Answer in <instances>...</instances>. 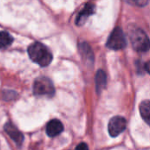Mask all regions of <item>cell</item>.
I'll return each instance as SVG.
<instances>
[{
    "instance_id": "5",
    "label": "cell",
    "mask_w": 150,
    "mask_h": 150,
    "mask_svg": "<svg viewBox=\"0 0 150 150\" xmlns=\"http://www.w3.org/2000/svg\"><path fill=\"white\" fill-rule=\"evenodd\" d=\"M127 127V120L121 116L112 118L108 124V132L111 137H117L125 131Z\"/></svg>"
},
{
    "instance_id": "7",
    "label": "cell",
    "mask_w": 150,
    "mask_h": 150,
    "mask_svg": "<svg viewBox=\"0 0 150 150\" xmlns=\"http://www.w3.org/2000/svg\"><path fill=\"white\" fill-rule=\"evenodd\" d=\"M63 129H64V127L62 123L59 120L54 119L48 121V123L47 124L46 133L47 136L49 137H55L59 135L60 134H62L63 132Z\"/></svg>"
},
{
    "instance_id": "1",
    "label": "cell",
    "mask_w": 150,
    "mask_h": 150,
    "mask_svg": "<svg viewBox=\"0 0 150 150\" xmlns=\"http://www.w3.org/2000/svg\"><path fill=\"white\" fill-rule=\"evenodd\" d=\"M30 59L41 67L48 66L53 61V54L49 48L41 42L32 43L27 49Z\"/></svg>"
},
{
    "instance_id": "14",
    "label": "cell",
    "mask_w": 150,
    "mask_h": 150,
    "mask_svg": "<svg viewBox=\"0 0 150 150\" xmlns=\"http://www.w3.org/2000/svg\"><path fill=\"white\" fill-rule=\"evenodd\" d=\"M75 150H90L89 149V147L86 143L84 142H81L80 144H78Z\"/></svg>"
},
{
    "instance_id": "13",
    "label": "cell",
    "mask_w": 150,
    "mask_h": 150,
    "mask_svg": "<svg viewBox=\"0 0 150 150\" xmlns=\"http://www.w3.org/2000/svg\"><path fill=\"white\" fill-rule=\"evenodd\" d=\"M123 1L131 5H135L139 7H143L149 3V0H123Z\"/></svg>"
},
{
    "instance_id": "11",
    "label": "cell",
    "mask_w": 150,
    "mask_h": 150,
    "mask_svg": "<svg viewBox=\"0 0 150 150\" xmlns=\"http://www.w3.org/2000/svg\"><path fill=\"white\" fill-rule=\"evenodd\" d=\"M140 113L142 120L150 126V100H144L141 103Z\"/></svg>"
},
{
    "instance_id": "15",
    "label": "cell",
    "mask_w": 150,
    "mask_h": 150,
    "mask_svg": "<svg viewBox=\"0 0 150 150\" xmlns=\"http://www.w3.org/2000/svg\"><path fill=\"white\" fill-rule=\"evenodd\" d=\"M145 70L150 74V62H146V64H145Z\"/></svg>"
},
{
    "instance_id": "3",
    "label": "cell",
    "mask_w": 150,
    "mask_h": 150,
    "mask_svg": "<svg viewBox=\"0 0 150 150\" xmlns=\"http://www.w3.org/2000/svg\"><path fill=\"white\" fill-rule=\"evenodd\" d=\"M33 91L35 96H45L48 98L54 97L55 93L53 82L45 76H40L34 80Z\"/></svg>"
},
{
    "instance_id": "12",
    "label": "cell",
    "mask_w": 150,
    "mask_h": 150,
    "mask_svg": "<svg viewBox=\"0 0 150 150\" xmlns=\"http://www.w3.org/2000/svg\"><path fill=\"white\" fill-rule=\"evenodd\" d=\"M13 41V38L7 32L2 31L0 33V47L1 49H4L9 47Z\"/></svg>"
},
{
    "instance_id": "8",
    "label": "cell",
    "mask_w": 150,
    "mask_h": 150,
    "mask_svg": "<svg viewBox=\"0 0 150 150\" xmlns=\"http://www.w3.org/2000/svg\"><path fill=\"white\" fill-rule=\"evenodd\" d=\"M95 12V4L93 3H88L85 4V6L83 8V10L78 13L76 24L77 25H82L85 23V21L88 19L90 16H91Z\"/></svg>"
},
{
    "instance_id": "2",
    "label": "cell",
    "mask_w": 150,
    "mask_h": 150,
    "mask_svg": "<svg viewBox=\"0 0 150 150\" xmlns=\"http://www.w3.org/2000/svg\"><path fill=\"white\" fill-rule=\"evenodd\" d=\"M133 47L138 52H146L150 48V40L147 33L139 27L133 26L128 31Z\"/></svg>"
},
{
    "instance_id": "9",
    "label": "cell",
    "mask_w": 150,
    "mask_h": 150,
    "mask_svg": "<svg viewBox=\"0 0 150 150\" xmlns=\"http://www.w3.org/2000/svg\"><path fill=\"white\" fill-rule=\"evenodd\" d=\"M107 83L106 74L104 70L100 69L96 73L95 76V84H96V91L98 94H100L101 91L105 88Z\"/></svg>"
},
{
    "instance_id": "4",
    "label": "cell",
    "mask_w": 150,
    "mask_h": 150,
    "mask_svg": "<svg viewBox=\"0 0 150 150\" xmlns=\"http://www.w3.org/2000/svg\"><path fill=\"white\" fill-rule=\"evenodd\" d=\"M127 46V39L123 30L120 27H116L110 34L106 47L113 49V50H120L125 48Z\"/></svg>"
},
{
    "instance_id": "10",
    "label": "cell",
    "mask_w": 150,
    "mask_h": 150,
    "mask_svg": "<svg viewBox=\"0 0 150 150\" xmlns=\"http://www.w3.org/2000/svg\"><path fill=\"white\" fill-rule=\"evenodd\" d=\"M79 51L82 55V58L86 62H89V63L93 62V60H94L93 52H92L91 47L86 42H83V43L79 44Z\"/></svg>"
},
{
    "instance_id": "6",
    "label": "cell",
    "mask_w": 150,
    "mask_h": 150,
    "mask_svg": "<svg viewBox=\"0 0 150 150\" xmlns=\"http://www.w3.org/2000/svg\"><path fill=\"white\" fill-rule=\"evenodd\" d=\"M4 132L11 137V139L18 146H20L24 142L23 134L17 128L16 126L11 124V122H6L4 126Z\"/></svg>"
}]
</instances>
